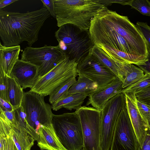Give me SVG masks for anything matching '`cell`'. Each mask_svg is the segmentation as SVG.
I'll list each match as a JSON object with an SVG mask.
<instances>
[{
  "mask_svg": "<svg viewBox=\"0 0 150 150\" xmlns=\"http://www.w3.org/2000/svg\"><path fill=\"white\" fill-rule=\"evenodd\" d=\"M50 15L44 6L24 13L0 9V37L3 45L17 46L26 41L31 47L38 40L40 30Z\"/></svg>",
  "mask_w": 150,
  "mask_h": 150,
  "instance_id": "1",
  "label": "cell"
},
{
  "mask_svg": "<svg viewBox=\"0 0 150 150\" xmlns=\"http://www.w3.org/2000/svg\"><path fill=\"white\" fill-rule=\"evenodd\" d=\"M57 25H74L88 30L93 18L107 8L99 0H54Z\"/></svg>",
  "mask_w": 150,
  "mask_h": 150,
  "instance_id": "2",
  "label": "cell"
},
{
  "mask_svg": "<svg viewBox=\"0 0 150 150\" xmlns=\"http://www.w3.org/2000/svg\"><path fill=\"white\" fill-rule=\"evenodd\" d=\"M55 37L59 49L66 57L77 63L91 54L95 45L89 30L81 29L72 24L60 27L55 32Z\"/></svg>",
  "mask_w": 150,
  "mask_h": 150,
  "instance_id": "3",
  "label": "cell"
},
{
  "mask_svg": "<svg viewBox=\"0 0 150 150\" xmlns=\"http://www.w3.org/2000/svg\"><path fill=\"white\" fill-rule=\"evenodd\" d=\"M52 123L60 142L67 150L83 149L81 125L79 117L75 112L54 114Z\"/></svg>",
  "mask_w": 150,
  "mask_h": 150,
  "instance_id": "4",
  "label": "cell"
},
{
  "mask_svg": "<svg viewBox=\"0 0 150 150\" xmlns=\"http://www.w3.org/2000/svg\"><path fill=\"white\" fill-rule=\"evenodd\" d=\"M78 63L66 57L44 75L39 77L29 91L45 96L50 95L56 88L70 79L78 75Z\"/></svg>",
  "mask_w": 150,
  "mask_h": 150,
  "instance_id": "5",
  "label": "cell"
},
{
  "mask_svg": "<svg viewBox=\"0 0 150 150\" xmlns=\"http://www.w3.org/2000/svg\"><path fill=\"white\" fill-rule=\"evenodd\" d=\"M44 97L29 91L24 93L21 104L28 123L38 134L41 125L52 123L54 115L50 105L45 102Z\"/></svg>",
  "mask_w": 150,
  "mask_h": 150,
  "instance_id": "6",
  "label": "cell"
},
{
  "mask_svg": "<svg viewBox=\"0 0 150 150\" xmlns=\"http://www.w3.org/2000/svg\"><path fill=\"white\" fill-rule=\"evenodd\" d=\"M126 104L125 94L121 93L103 106L100 116V141L103 150H111L116 122Z\"/></svg>",
  "mask_w": 150,
  "mask_h": 150,
  "instance_id": "7",
  "label": "cell"
},
{
  "mask_svg": "<svg viewBox=\"0 0 150 150\" xmlns=\"http://www.w3.org/2000/svg\"><path fill=\"white\" fill-rule=\"evenodd\" d=\"M21 55V60L38 67L39 76L47 73L66 57L57 46L46 45L40 47H27Z\"/></svg>",
  "mask_w": 150,
  "mask_h": 150,
  "instance_id": "8",
  "label": "cell"
},
{
  "mask_svg": "<svg viewBox=\"0 0 150 150\" xmlns=\"http://www.w3.org/2000/svg\"><path fill=\"white\" fill-rule=\"evenodd\" d=\"M75 112L81 125L83 150H103L100 141L101 110L93 107L81 106Z\"/></svg>",
  "mask_w": 150,
  "mask_h": 150,
  "instance_id": "9",
  "label": "cell"
},
{
  "mask_svg": "<svg viewBox=\"0 0 150 150\" xmlns=\"http://www.w3.org/2000/svg\"><path fill=\"white\" fill-rule=\"evenodd\" d=\"M139 146L126 104L116 122L111 150H138Z\"/></svg>",
  "mask_w": 150,
  "mask_h": 150,
  "instance_id": "10",
  "label": "cell"
},
{
  "mask_svg": "<svg viewBox=\"0 0 150 150\" xmlns=\"http://www.w3.org/2000/svg\"><path fill=\"white\" fill-rule=\"evenodd\" d=\"M78 75L82 74L97 83L102 88L118 77L112 71L91 53L78 63Z\"/></svg>",
  "mask_w": 150,
  "mask_h": 150,
  "instance_id": "11",
  "label": "cell"
},
{
  "mask_svg": "<svg viewBox=\"0 0 150 150\" xmlns=\"http://www.w3.org/2000/svg\"><path fill=\"white\" fill-rule=\"evenodd\" d=\"M13 78L23 89L31 88L39 77V68L29 62L18 59L11 71L10 76Z\"/></svg>",
  "mask_w": 150,
  "mask_h": 150,
  "instance_id": "12",
  "label": "cell"
},
{
  "mask_svg": "<svg viewBox=\"0 0 150 150\" xmlns=\"http://www.w3.org/2000/svg\"><path fill=\"white\" fill-rule=\"evenodd\" d=\"M122 83V81L117 77L105 86L98 88L88 96L86 106L91 105L93 107L101 110L109 100L121 93L123 89Z\"/></svg>",
  "mask_w": 150,
  "mask_h": 150,
  "instance_id": "13",
  "label": "cell"
},
{
  "mask_svg": "<svg viewBox=\"0 0 150 150\" xmlns=\"http://www.w3.org/2000/svg\"><path fill=\"white\" fill-rule=\"evenodd\" d=\"M125 94L129 115L138 140L139 147H142L149 127L139 110L135 95Z\"/></svg>",
  "mask_w": 150,
  "mask_h": 150,
  "instance_id": "14",
  "label": "cell"
},
{
  "mask_svg": "<svg viewBox=\"0 0 150 150\" xmlns=\"http://www.w3.org/2000/svg\"><path fill=\"white\" fill-rule=\"evenodd\" d=\"M38 132L39 140L37 145L40 150H67L58 137L52 123L41 125Z\"/></svg>",
  "mask_w": 150,
  "mask_h": 150,
  "instance_id": "15",
  "label": "cell"
},
{
  "mask_svg": "<svg viewBox=\"0 0 150 150\" xmlns=\"http://www.w3.org/2000/svg\"><path fill=\"white\" fill-rule=\"evenodd\" d=\"M96 46L117 64H132L138 66L144 64L147 60V57L129 54L104 45Z\"/></svg>",
  "mask_w": 150,
  "mask_h": 150,
  "instance_id": "16",
  "label": "cell"
},
{
  "mask_svg": "<svg viewBox=\"0 0 150 150\" xmlns=\"http://www.w3.org/2000/svg\"><path fill=\"white\" fill-rule=\"evenodd\" d=\"M20 51L19 45L6 47L0 43V70L10 76L14 65L18 59Z\"/></svg>",
  "mask_w": 150,
  "mask_h": 150,
  "instance_id": "17",
  "label": "cell"
},
{
  "mask_svg": "<svg viewBox=\"0 0 150 150\" xmlns=\"http://www.w3.org/2000/svg\"><path fill=\"white\" fill-rule=\"evenodd\" d=\"M86 97L80 93L64 95L52 105L51 108L54 111H57L63 108L70 110H76L81 107Z\"/></svg>",
  "mask_w": 150,
  "mask_h": 150,
  "instance_id": "18",
  "label": "cell"
},
{
  "mask_svg": "<svg viewBox=\"0 0 150 150\" xmlns=\"http://www.w3.org/2000/svg\"><path fill=\"white\" fill-rule=\"evenodd\" d=\"M9 135L18 150H31L35 141L30 134L16 125L12 126Z\"/></svg>",
  "mask_w": 150,
  "mask_h": 150,
  "instance_id": "19",
  "label": "cell"
},
{
  "mask_svg": "<svg viewBox=\"0 0 150 150\" xmlns=\"http://www.w3.org/2000/svg\"><path fill=\"white\" fill-rule=\"evenodd\" d=\"M78 75L77 81L64 95L80 93L87 96L98 88V85L97 83L83 75Z\"/></svg>",
  "mask_w": 150,
  "mask_h": 150,
  "instance_id": "20",
  "label": "cell"
},
{
  "mask_svg": "<svg viewBox=\"0 0 150 150\" xmlns=\"http://www.w3.org/2000/svg\"><path fill=\"white\" fill-rule=\"evenodd\" d=\"M121 69L123 78V89L135 83L145 74L141 69L132 64H122Z\"/></svg>",
  "mask_w": 150,
  "mask_h": 150,
  "instance_id": "21",
  "label": "cell"
},
{
  "mask_svg": "<svg viewBox=\"0 0 150 150\" xmlns=\"http://www.w3.org/2000/svg\"><path fill=\"white\" fill-rule=\"evenodd\" d=\"M8 96L9 103L14 110L21 105L24 93L23 89L13 77L8 76Z\"/></svg>",
  "mask_w": 150,
  "mask_h": 150,
  "instance_id": "22",
  "label": "cell"
},
{
  "mask_svg": "<svg viewBox=\"0 0 150 150\" xmlns=\"http://www.w3.org/2000/svg\"><path fill=\"white\" fill-rule=\"evenodd\" d=\"M91 53L95 57L123 81V76L120 67L108 57L100 48L95 45L92 49Z\"/></svg>",
  "mask_w": 150,
  "mask_h": 150,
  "instance_id": "23",
  "label": "cell"
},
{
  "mask_svg": "<svg viewBox=\"0 0 150 150\" xmlns=\"http://www.w3.org/2000/svg\"><path fill=\"white\" fill-rule=\"evenodd\" d=\"M16 119L15 125L18 126L30 134L37 142L39 140V136L36 131L28 123L26 115L21 105L14 110Z\"/></svg>",
  "mask_w": 150,
  "mask_h": 150,
  "instance_id": "24",
  "label": "cell"
},
{
  "mask_svg": "<svg viewBox=\"0 0 150 150\" xmlns=\"http://www.w3.org/2000/svg\"><path fill=\"white\" fill-rule=\"evenodd\" d=\"M76 81V77H73L56 88L49 95V101L50 103L52 105L58 100Z\"/></svg>",
  "mask_w": 150,
  "mask_h": 150,
  "instance_id": "25",
  "label": "cell"
},
{
  "mask_svg": "<svg viewBox=\"0 0 150 150\" xmlns=\"http://www.w3.org/2000/svg\"><path fill=\"white\" fill-rule=\"evenodd\" d=\"M150 84V74H145L144 76L135 83L123 89L121 93L135 95Z\"/></svg>",
  "mask_w": 150,
  "mask_h": 150,
  "instance_id": "26",
  "label": "cell"
},
{
  "mask_svg": "<svg viewBox=\"0 0 150 150\" xmlns=\"http://www.w3.org/2000/svg\"><path fill=\"white\" fill-rule=\"evenodd\" d=\"M129 6L142 14L150 16V2L149 1L133 0Z\"/></svg>",
  "mask_w": 150,
  "mask_h": 150,
  "instance_id": "27",
  "label": "cell"
},
{
  "mask_svg": "<svg viewBox=\"0 0 150 150\" xmlns=\"http://www.w3.org/2000/svg\"><path fill=\"white\" fill-rule=\"evenodd\" d=\"M144 38L149 52H150V26L146 23L137 22L136 25Z\"/></svg>",
  "mask_w": 150,
  "mask_h": 150,
  "instance_id": "28",
  "label": "cell"
},
{
  "mask_svg": "<svg viewBox=\"0 0 150 150\" xmlns=\"http://www.w3.org/2000/svg\"><path fill=\"white\" fill-rule=\"evenodd\" d=\"M7 77L2 71L0 70V98L9 103L8 96Z\"/></svg>",
  "mask_w": 150,
  "mask_h": 150,
  "instance_id": "29",
  "label": "cell"
},
{
  "mask_svg": "<svg viewBox=\"0 0 150 150\" xmlns=\"http://www.w3.org/2000/svg\"><path fill=\"white\" fill-rule=\"evenodd\" d=\"M135 95L137 100L150 107V84Z\"/></svg>",
  "mask_w": 150,
  "mask_h": 150,
  "instance_id": "30",
  "label": "cell"
},
{
  "mask_svg": "<svg viewBox=\"0 0 150 150\" xmlns=\"http://www.w3.org/2000/svg\"><path fill=\"white\" fill-rule=\"evenodd\" d=\"M136 103L140 113L150 127V107L137 100Z\"/></svg>",
  "mask_w": 150,
  "mask_h": 150,
  "instance_id": "31",
  "label": "cell"
},
{
  "mask_svg": "<svg viewBox=\"0 0 150 150\" xmlns=\"http://www.w3.org/2000/svg\"><path fill=\"white\" fill-rule=\"evenodd\" d=\"M43 4V6L46 7L50 15L56 18V15L54 7V0H41Z\"/></svg>",
  "mask_w": 150,
  "mask_h": 150,
  "instance_id": "32",
  "label": "cell"
},
{
  "mask_svg": "<svg viewBox=\"0 0 150 150\" xmlns=\"http://www.w3.org/2000/svg\"><path fill=\"white\" fill-rule=\"evenodd\" d=\"M100 2L105 5V6L111 4L112 3H115L120 4L122 5H129L133 0H99Z\"/></svg>",
  "mask_w": 150,
  "mask_h": 150,
  "instance_id": "33",
  "label": "cell"
},
{
  "mask_svg": "<svg viewBox=\"0 0 150 150\" xmlns=\"http://www.w3.org/2000/svg\"><path fill=\"white\" fill-rule=\"evenodd\" d=\"M138 150H150V127L148 130L142 147L139 146Z\"/></svg>",
  "mask_w": 150,
  "mask_h": 150,
  "instance_id": "34",
  "label": "cell"
},
{
  "mask_svg": "<svg viewBox=\"0 0 150 150\" xmlns=\"http://www.w3.org/2000/svg\"><path fill=\"white\" fill-rule=\"evenodd\" d=\"M147 60L145 64L137 66L145 73L150 74V52H149L147 57Z\"/></svg>",
  "mask_w": 150,
  "mask_h": 150,
  "instance_id": "35",
  "label": "cell"
},
{
  "mask_svg": "<svg viewBox=\"0 0 150 150\" xmlns=\"http://www.w3.org/2000/svg\"><path fill=\"white\" fill-rule=\"evenodd\" d=\"M5 150H18L14 141L9 135L6 138Z\"/></svg>",
  "mask_w": 150,
  "mask_h": 150,
  "instance_id": "36",
  "label": "cell"
},
{
  "mask_svg": "<svg viewBox=\"0 0 150 150\" xmlns=\"http://www.w3.org/2000/svg\"><path fill=\"white\" fill-rule=\"evenodd\" d=\"M3 111L7 119L12 126H14L16 124V119L14 110L12 111Z\"/></svg>",
  "mask_w": 150,
  "mask_h": 150,
  "instance_id": "37",
  "label": "cell"
},
{
  "mask_svg": "<svg viewBox=\"0 0 150 150\" xmlns=\"http://www.w3.org/2000/svg\"><path fill=\"white\" fill-rule=\"evenodd\" d=\"M0 108L4 111H12L14 110V109L9 103L1 98L0 99Z\"/></svg>",
  "mask_w": 150,
  "mask_h": 150,
  "instance_id": "38",
  "label": "cell"
},
{
  "mask_svg": "<svg viewBox=\"0 0 150 150\" xmlns=\"http://www.w3.org/2000/svg\"><path fill=\"white\" fill-rule=\"evenodd\" d=\"M18 0H0V9Z\"/></svg>",
  "mask_w": 150,
  "mask_h": 150,
  "instance_id": "39",
  "label": "cell"
},
{
  "mask_svg": "<svg viewBox=\"0 0 150 150\" xmlns=\"http://www.w3.org/2000/svg\"><path fill=\"white\" fill-rule=\"evenodd\" d=\"M81 150H83V149H82Z\"/></svg>",
  "mask_w": 150,
  "mask_h": 150,
  "instance_id": "40",
  "label": "cell"
}]
</instances>
